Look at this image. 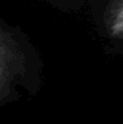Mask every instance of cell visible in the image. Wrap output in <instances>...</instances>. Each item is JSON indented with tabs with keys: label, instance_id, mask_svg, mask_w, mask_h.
<instances>
[{
	"label": "cell",
	"instance_id": "4",
	"mask_svg": "<svg viewBox=\"0 0 123 124\" xmlns=\"http://www.w3.org/2000/svg\"><path fill=\"white\" fill-rule=\"evenodd\" d=\"M110 56H123V45L110 52Z\"/></svg>",
	"mask_w": 123,
	"mask_h": 124
},
{
	"label": "cell",
	"instance_id": "3",
	"mask_svg": "<svg viewBox=\"0 0 123 124\" xmlns=\"http://www.w3.org/2000/svg\"><path fill=\"white\" fill-rule=\"evenodd\" d=\"M52 9L64 13H76L87 8L92 10L101 0H40Z\"/></svg>",
	"mask_w": 123,
	"mask_h": 124
},
{
	"label": "cell",
	"instance_id": "1",
	"mask_svg": "<svg viewBox=\"0 0 123 124\" xmlns=\"http://www.w3.org/2000/svg\"><path fill=\"white\" fill-rule=\"evenodd\" d=\"M43 74L44 61L37 46L20 26L0 17V107L19 99V88L36 95Z\"/></svg>",
	"mask_w": 123,
	"mask_h": 124
},
{
	"label": "cell",
	"instance_id": "2",
	"mask_svg": "<svg viewBox=\"0 0 123 124\" xmlns=\"http://www.w3.org/2000/svg\"><path fill=\"white\" fill-rule=\"evenodd\" d=\"M89 12L105 52L110 54L123 45V0H101Z\"/></svg>",
	"mask_w": 123,
	"mask_h": 124
}]
</instances>
